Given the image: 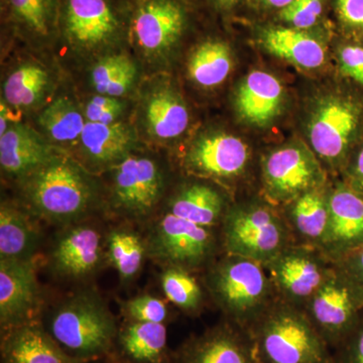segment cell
<instances>
[{
  "instance_id": "6da1fadb",
  "label": "cell",
  "mask_w": 363,
  "mask_h": 363,
  "mask_svg": "<svg viewBox=\"0 0 363 363\" xmlns=\"http://www.w3.org/2000/svg\"><path fill=\"white\" fill-rule=\"evenodd\" d=\"M20 184L26 206L37 216L70 223L96 204L99 191L92 173L70 152L59 150Z\"/></svg>"
},
{
  "instance_id": "7a4b0ae2",
  "label": "cell",
  "mask_w": 363,
  "mask_h": 363,
  "mask_svg": "<svg viewBox=\"0 0 363 363\" xmlns=\"http://www.w3.org/2000/svg\"><path fill=\"white\" fill-rule=\"evenodd\" d=\"M130 4L61 0L59 40L75 58L92 60L130 45Z\"/></svg>"
},
{
  "instance_id": "3957f363",
  "label": "cell",
  "mask_w": 363,
  "mask_h": 363,
  "mask_svg": "<svg viewBox=\"0 0 363 363\" xmlns=\"http://www.w3.org/2000/svg\"><path fill=\"white\" fill-rule=\"evenodd\" d=\"M247 332L260 363H335L304 310L279 298Z\"/></svg>"
},
{
  "instance_id": "277c9868",
  "label": "cell",
  "mask_w": 363,
  "mask_h": 363,
  "mask_svg": "<svg viewBox=\"0 0 363 363\" xmlns=\"http://www.w3.org/2000/svg\"><path fill=\"white\" fill-rule=\"evenodd\" d=\"M205 283L230 323L245 331L278 298L264 267L238 255L226 253L215 262Z\"/></svg>"
},
{
  "instance_id": "5b68a950",
  "label": "cell",
  "mask_w": 363,
  "mask_h": 363,
  "mask_svg": "<svg viewBox=\"0 0 363 363\" xmlns=\"http://www.w3.org/2000/svg\"><path fill=\"white\" fill-rule=\"evenodd\" d=\"M45 329L79 363L111 352L118 332L111 311L93 293L77 294L62 303L50 315Z\"/></svg>"
},
{
  "instance_id": "8992f818",
  "label": "cell",
  "mask_w": 363,
  "mask_h": 363,
  "mask_svg": "<svg viewBox=\"0 0 363 363\" xmlns=\"http://www.w3.org/2000/svg\"><path fill=\"white\" fill-rule=\"evenodd\" d=\"M221 242L227 255L264 266L295 240L281 212L272 205L250 201L228 207L221 222Z\"/></svg>"
},
{
  "instance_id": "52a82bcc",
  "label": "cell",
  "mask_w": 363,
  "mask_h": 363,
  "mask_svg": "<svg viewBox=\"0 0 363 363\" xmlns=\"http://www.w3.org/2000/svg\"><path fill=\"white\" fill-rule=\"evenodd\" d=\"M187 16L178 0H133L130 45L143 68H166L185 32Z\"/></svg>"
},
{
  "instance_id": "ba28073f",
  "label": "cell",
  "mask_w": 363,
  "mask_h": 363,
  "mask_svg": "<svg viewBox=\"0 0 363 363\" xmlns=\"http://www.w3.org/2000/svg\"><path fill=\"white\" fill-rule=\"evenodd\" d=\"M133 117L140 140L157 147L180 140L191 123L183 95L171 78L159 73L143 81L135 97Z\"/></svg>"
},
{
  "instance_id": "9c48e42d",
  "label": "cell",
  "mask_w": 363,
  "mask_h": 363,
  "mask_svg": "<svg viewBox=\"0 0 363 363\" xmlns=\"http://www.w3.org/2000/svg\"><path fill=\"white\" fill-rule=\"evenodd\" d=\"M362 116V107L352 98L330 95L318 101L308 123V136L319 161L343 171Z\"/></svg>"
},
{
  "instance_id": "30bf717a",
  "label": "cell",
  "mask_w": 363,
  "mask_h": 363,
  "mask_svg": "<svg viewBox=\"0 0 363 363\" xmlns=\"http://www.w3.org/2000/svg\"><path fill=\"white\" fill-rule=\"evenodd\" d=\"M303 310L327 345L335 350L362 319L363 294L333 264L323 285Z\"/></svg>"
},
{
  "instance_id": "8fae6325",
  "label": "cell",
  "mask_w": 363,
  "mask_h": 363,
  "mask_svg": "<svg viewBox=\"0 0 363 363\" xmlns=\"http://www.w3.org/2000/svg\"><path fill=\"white\" fill-rule=\"evenodd\" d=\"M111 202L117 211L131 217L147 216L166 190V173L157 157L136 150L108 169Z\"/></svg>"
},
{
  "instance_id": "7c38bea8",
  "label": "cell",
  "mask_w": 363,
  "mask_h": 363,
  "mask_svg": "<svg viewBox=\"0 0 363 363\" xmlns=\"http://www.w3.org/2000/svg\"><path fill=\"white\" fill-rule=\"evenodd\" d=\"M262 181L267 197L284 205L308 191L323 187L326 174L314 152L295 142L272 150L262 159Z\"/></svg>"
},
{
  "instance_id": "4fadbf2b",
  "label": "cell",
  "mask_w": 363,
  "mask_h": 363,
  "mask_svg": "<svg viewBox=\"0 0 363 363\" xmlns=\"http://www.w3.org/2000/svg\"><path fill=\"white\" fill-rule=\"evenodd\" d=\"M264 267L277 297L304 309L323 285L333 264L319 248L293 243Z\"/></svg>"
},
{
  "instance_id": "5bb4252c",
  "label": "cell",
  "mask_w": 363,
  "mask_h": 363,
  "mask_svg": "<svg viewBox=\"0 0 363 363\" xmlns=\"http://www.w3.org/2000/svg\"><path fill=\"white\" fill-rule=\"evenodd\" d=\"M152 250L168 267L191 272L211 262L217 250V238L210 227L198 225L167 212L155 229Z\"/></svg>"
},
{
  "instance_id": "9a60e30c",
  "label": "cell",
  "mask_w": 363,
  "mask_h": 363,
  "mask_svg": "<svg viewBox=\"0 0 363 363\" xmlns=\"http://www.w3.org/2000/svg\"><path fill=\"white\" fill-rule=\"evenodd\" d=\"M61 77L58 69L38 57H21L2 73L1 101L16 113H38L56 96Z\"/></svg>"
},
{
  "instance_id": "2e32d148",
  "label": "cell",
  "mask_w": 363,
  "mask_h": 363,
  "mask_svg": "<svg viewBox=\"0 0 363 363\" xmlns=\"http://www.w3.org/2000/svg\"><path fill=\"white\" fill-rule=\"evenodd\" d=\"M250 162L247 143L223 131L198 136L183 159L184 166L190 173L220 181L240 178L247 173Z\"/></svg>"
},
{
  "instance_id": "e0dca14e",
  "label": "cell",
  "mask_w": 363,
  "mask_h": 363,
  "mask_svg": "<svg viewBox=\"0 0 363 363\" xmlns=\"http://www.w3.org/2000/svg\"><path fill=\"white\" fill-rule=\"evenodd\" d=\"M329 220L320 250L332 264L363 245V197L344 182L329 189Z\"/></svg>"
},
{
  "instance_id": "ac0fdd59",
  "label": "cell",
  "mask_w": 363,
  "mask_h": 363,
  "mask_svg": "<svg viewBox=\"0 0 363 363\" xmlns=\"http://www.w3.org/2000/svg\"><path fill=\"white\" fill-rule=\"evenodd\" d=\"M133 121L114 124L86 123L77 147L78 160L91 173L108 171L140 147Z\"/></svg>"
},
{
  "instance_id": "d6986e66",
  "label": "cell",
  "mask_w": 363,
  "mask_h": 363,
  "mask_svg": "<svg viewBox=\"0 0 363 363\" xmlns=\"http://www.w3.org/2000/svg\"><path fill=\"white\" fill-rule=\"evenodd\" d=\"M177 363H260L247 331L219 325L182 346Z\"/></svg>"
},
{
  "instance_id": "ffe728a7",
  "label": "cell",
  "mask_w": 363,
  "mask_h": 363,
  "mask_svg": "<svg viewBox=\"0 0 363 363\" xmlns=\"http://www.w3.org/2000/svg\"><path fill=\"white\" fill-rule=\"evenodd\" d=\"M2 16L14 35L35 52L59 40L61 0H1Z\"/></svg>"
},
{
  "instance_id": "44dd1931",
  "label": "cell",
  "mask_w": 363,
  "mask_h": 363,
  "mask_svg": "<svg viewBox=\"0 0 363 363\" xmlns=\"http://www.w3.org/2000/svg\"><path fill=\"white\" fill-rule=\"evenodd\" d=\"M37 277L32 259H0V323L6 332L30 323L38 303Z\"/></svg>"
},
{
  "instance_id": "7402d4cb",
  "label": "cell",
  "mask_w": 363,
  "mask_h": 363,
  "mask_svg": "<svg viewBox=\"0 0 363 363\" xmlns=\"http://www.w3.org/2000/svg\"><path fill=\"white\" fill-rule=\"evenodd\" d=\"M58 150L33 126L16 121L0 135L2 175L20 182L49 161Z\"/></svg>"
},
{
  "instance_id": "603a6c76",
  "label": "cell",
  "mask_w": 363,
  "mask_h": 363,
  "mask_svg": "<svg viewBox=\"0 0 363 363\" xmlns=\"http://www.w3.org/2000/svg\"><path fill=\"white\" fill-rule=\"evenodd\" d=\"M80 99L58 91L45 107L35 114V126L52 147L71 152L77 147L86 125Z\"/></svg>"
},
{
  "instance_id": "cb8c5ba5",
  "label": "cell",
  "mask_w": 363,
  "mask_h": 363,
  "mask_svg": "<svg viewBox=\"0 0 363 363\" xmlns=\"http://www.w3.org/2000/svg\"><path fill=\"white\" fill-rule=\"evenodd\" d=\"M102 259L101 236L90 226L68 229L57 240L51 262L55 271L67 278L79 279L95 271Z\"/></svg>"
},
{
  "instance_id": "d4e9b609",
  "label": "cell",
  "mask_w": 363,
  "mask_h": 363,
  "mask_svg": "<svg viewBox=\"0 0 363 363\" xmlns=\"http://www.w3.org/2000/svg\"><path fill=\"white\" fill-rule=\"evenodd\" d=\"M284 87L272 74L253 71L241 81L235 93V107L243 121L253 125L271 123L281 111Z\"/></svg>"
},
{
  "instance_id": "484cf974",
  "label": "cell",
  "mask_w": 363,
  "mask_h": 363,
  "mask_svg": "<svg viewBox=\"0 0 363 363\" xmlns=\"http://www.w3.org/2000/svg\"><path fill=\"white\" fill-rule=\"evenodd\" d=\"M1 355L4 363H79L35 322L4 332Z\"/></svg>"
},
{
  "instance_id": "4316f807",
  "label": "cell",
  "mask_w": 363,
  "mask_h": 363,
  "mask_svg": "<svg viewBox=\"0 0 363 363\" xmlns=\"http://www.w3.org/2000/svg\"><path fill=\"white\" fill-rule=\"evenodd\" d=\"M326 186V185H325ZM320 187L284 204V218L295 243L321 247L329 220V189Z\"/></svg>"
},
{
  "instance_id": "83f0119b",
  "label": "cell",
  "mask_w": 363,
  "mask_h": 363,
  "mask_svg": "<svg viewBox=\"0 0 363 363\" xmlns=\"http://www.w3.org/2000/svg\"><path fill=\"white\" fill-rule=\"evenodd\" d=\"M225 195L206 182H191L178 189L168 204L169 213L198 224L210 227L221 224L227 209Z\"/></svg>"
},
{
  "instance_id": "f1b7e54d",
  "label": "cell",
  "mask_w": 363,
  "mask_h": 363,
  "mask_svg": "<svg viewBox=\"0 0 363 363\" xmlns=\"http://www.w3.org/2000/svg\"><path fill=\"white\" fill-rule=\"evenodd\" d=\"M266 50L294 65L316 69L325 61L324 45L303 30L276 26L264 30L262 37Z\"/></svg>"
},
{
  "instance_id": "f546056e",
  "label": "cell",
  "mask_w": 363,
  "mask_h": 363,
  "mask_svg": "<svg viewBox=\"0 0 363 363\" xmlns=\"http://www.w3.org/2000/svg\"><path fill=\"white\" fill-rule=\"evenodd\" d=\"M116 344L128 363H166L168 331L164 323L130 321L117 332Z\"/></svg>"
},
{
  "instance_id": "4dcf8cb0",
  "label": "cell",
  "mask_w": 363,
  "mask_h": 363,
  "mask_svg": "<svg viewBox=\"0 0 363 363\" xmlns=\"http://www.w3.org/2000/svg\"><path fill=\"white\" fill-rule=\"evenodd\" d=\"M186 68L189 80L196 87L215 89L225 82L233 71V52L225 42L206 40L191 52Z\"/></svg>"
},
{
  "instance_id": "1f68e13d",
  "label": "cell",
  "mask_w": 363,
  "mask_h": 363,
  "mask_svg": "<svg viewBox=\"0 0 363 363\" xmlns=\"http://www.w3.org/2000/svg\"><path fill=\"white\" fill-rule=\"evenodd\" d=\"M38 233L18 208L2 202L0 207V259H32Z\"/></svg>"
},
{
  "instance_id": "d6a6232c",
  "label": "cell",
  "mask_w": 363,
  "mask_h": 363,
  "mask_svg": "<svg viewBox=\"0 0 363 363\" xmlns=\"http://www.w3.org/2000/svg\"><path fill=\"white\" fill-rule=\"evenodd\" d=\"M143 66L138 57L133 56L126 48L102 55L87 63L86 80L89 93L104 94L111 83L124 73Z\"/></svg>"
},
{
  "instance_id": "836d02e7",
  "label": "cell",
  "mask_w": 363,
  "mask_h": 363,
  "mask_svg": "<svg viewBox=\"0 0 363 363\" xmlns=\"http://www.w3.org/2000/svg\"><path fill=\"white\" fill-rule=\"evenodd\" d=\"M86 123L114 124L130 121L135 114V98H118L88 93L80 99Z\"/></svg>"
},
{
  "instance_id": "e575fe53",
  "label": "cell",
  "mask_w": 363,
  "mask_h": 363,
  "mask_svg": "<svg viewBox=\"0 0 363 363\" xmlns=\"http://www.w3.org/2000/svg\"><path fill=\"white\" fill-rule=\"evenodd\" d=\"M109 259L123 279L133 278L143 262L145 245L135 233L126 230H116L109 234Z\"/></svg>"
},
{
  "instance_id": "d590c367",
  "label": "cell",
  "mask_w": 363,
  "mask_h": 363,
  "mask_svg": "<svg viewBox=\"0 0 363 363\" xmlns=\"http://www.w3.org/2000/svg\"><path fill=\"white\" fill-rule=\"evenodd\" d=\"M162 286L167 298L184 311L199 310L203 301L201 286L188 269L169 267L162 272Z\"/></svg>"
},
{
  "instance_id": "8d00e7d4",
  "label": "cell",
  "mask_w": 363,
  "mask_h": 363,
  "mask_svg": "<svg viewBox=\"0 0 363 363\" xmlns=\"http://www.w3.org/2000/svg\"><path fill=\"white\" fill-rule=\"evenodd\" d=\"M125 313L130 321L164 324L169 314L164 301L150 295L138 296L128 301Z\"/></svg>"
},
{
  "instance_id": "74e56055",
  "label": "cell",
  "mask_w": 363,
  "mask_h": 363,
  "mask_svg": "<svg viewBox=\"0 0 363 363\" xmlns=\"http://www.w3.org/2000/svg\"><path fill=\"white\" fill-rule=\"evenodd\" d=\"M324 0H293L281 11V18L291 28L306 30L317 23L323 11Z\"/></svg>"
},
{
  "instance_id": "f35d334b",
  "label": "cell",
  "mask_w": 363,
  "mask_h": 363,
  "mask_svg": "<svg viewBox=\"0 0 363 363\" xmlns=\"http://www.w3.org/2000/svg\"><path fill=\"white\" fill-rule=\"evenodd\" d=\"M334 351L335 363H363V314L354 330Z\"/></svg>"
},
{
  "instance_id": "ab89813d",
  "label": "cell",
  "mask_w": 363,
  "mask_h": 363,
  "mask_svg": "<svg viewBox=\"0 0 363 363\" xmlns=\"http://www.w3.org/2000/svg\"><path fill=\"white\" fill-rule=\"evenodd\" d=\"M339 65L344 75L363 86V47L348 45L339 52Z\"/></svg>"
},
{
  "instance_id": "60d3db41",
  "label": "cell",
  "mask_w": 363,
  "mask_h": 363,
  "mask_svg": "<svg viewBox=\"0 0 363 363\" xmlns=\"http://www.w3.org/2000/svg\"><path fill=\"white\" fill-rule=\"evenodd\" d=\"M333 264L343 272L363 294V245Z\"/></svg>"
},
{
  "instance_id": "b9f144b4",
  "label": "cell",
  "mask_w": 363,
  "mask_h": 363,
  "mask_svg": "<svg viewBox=\"0 0 363 363\" xmlns=\"http://www.w3.org/2000/svg\"><path fill=\"white\" fill-rule=\"evenodd\" d=\"M343 177L344 183L363 197V143L351 154Z\"/></svg>"
},
{
  "instance_id": "7bdbcfd3",
  "label": "cell",
  "mask_w": 363,
  "mask_h": 363,
  "mask_svg": "<svg viewBox=\"0 0 363 363\" xmlns=\"http://www.w3.org/2000/svg\"><path fill=\"white\" fill-rule=\"evenodd\" d=\"M339 18L344 25L363 30V0H337Z\"/></svg>"
},
{
  "instance_id": "ee69618b",
  "label": "cell",
  "mask_w": 363,
  "mask_h": 363,
  "mask_svg": "<svg viewBox=\"0 0 363 363\" xmlns=\"http://www.w3.org/2000/svg\"><path fill=\"white\" fill-rule=\"evenodd\" d=\"M264 6L272 7V9H284L291 4L293 0H259Z\"/></svg>"
},
{
  "instance_id": "f6af8a7d",
  "label": "cell",
  "mask_w": 363,
  "mask_h": 363,
  "mask_svg": "<svg viewBox=\"0 0 363 363\" xmlns=\"http://www.w3.org/2000/svg\"><path fill=\"white\" fill-rule=\"evenodd\" d=\"M216 1L219 6L224 7V9H228V7L234 6L238 0H216Z\"/></svg>"
}]
</instances>
